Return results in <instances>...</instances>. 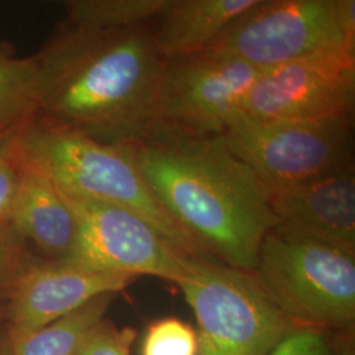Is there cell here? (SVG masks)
I'll return each instance as SVG.
<instances>
[{
	"mask_svg": "<svg viewBox=\"0 0 355 355\" xmlns=\"http://www.w3.org/2000/svg\"><path fill=\"white\" fill-rule=\"evenodd\" d=\"M37 114L108 145L145 139L157 121L164 58L152 24L102 29L71 21L37 54Z\"/></svg>",
	"mask_w": 355,
	"mask_h": 355,
	"instance_id": "cell-1",
	"label": "cell"
},
{
	"mask_svg": "<svg viewBox=\"0 0 355 355\" xmlns=\"http://www.w3.org/2000/svg\"><path fill=\"white\" fill-rule=\"evenodd\" d=\"M127 149L155 199L207 253L253 272L277 218L266 186L221 136L157 124Z\"/></svg>",
	"mask_w": 355,
	"mask_h": 355,
	"instance_id": "cell-2",
	"label": "cell"
},
{
	"mask_svg": "<svg viewBox=\"0 0 355 355\" xmlns=\"http://www.w3.org/2000/svg\"><path fill=\"white\" fill-rule=\"evenodd\" d=\"M4 135L15 161L45 175L64 198L125 208L148 221L178 250L211 257L155 199L127 145L91 140L36 114Z\"/></svg>",
	"mask_w": 355,
	"mask_h": 355,
	"instance_id": "cell-3",
	"label": "cell"
},
{
	"mask_svg": "<svg viewBox=\"0 0 355 355\" xmlns=\"http://www.w3.org/2000/svg\"><path fill=\"white\" fill-rule=\"evenodd\" d=\"M254 278L295 327L346 328L355 320V255L272 229Z\"/></svg>",
	"mask_w": 355,
	"mask_h": 355,
	"instance_id": "cell-4",
	"label": "cell"
},
{
	"mask_svg": "<svg viewBox=\"0 0 355 355\" xmlns=\"http://www.w3.org/2000/svg\"><path fill=\"white\" fill-rule=\"evenodd\" d=\"M177 286L198 322V355H268L296 328L253 272L189 255Z\"/></svg>",
	"mask_w": 355,
	"mask_h": 355,
	"instance_id": "cell-5",
	"label": "cell"
},
{
	"mask_svg": "<svg viewBox=\"0 0 355 355\" xmlns=\"http://www.w3.org/2000/svg\"><path fill=\"white\" fill-rule=\"evenodd\" d=\"M341 46H355L354 0H258L208 49L265 71Z\"/></svg>",
	"mask_w": 355,
	"mask_h": 355,
	"instance_id": "cell-6",
	"label": "cell"
},
{
	"mask_svg": "<svg viewBox=\"0 0 355 355\" xmlns=\"http://www.w3.org/2000/svg\"><path fill=\"white\" fill-rule=\"evenodd\" d=\"M353 117L237 120L221 137L268 191L328 177L353 165Z\"/></svg>",
	"mask_w": 355,
	"mask_h": 355,
	"instance_id": "cell-7",
	"label": "cell"
},
{
	"mask_svg": "<svg viewBox=\"0 0 355 355\" xmlns=\"http://www.w3.org/2000/svg\"><path fill=\"white\" fill-rule=\"evenodd\" d=\"M261 73L234 55L212 49L165 60L157 121L192 136H221L240 119Z\"/></svg>",
	"mask_w": 355,
	"mask_h": 355,
	"instance_id": "cell-8",
	"label": "cell"
},
{
	"mask_svg": "<svg viewBox=\"0 0 355 355\" xmlns=\"http://www.w3.org/2000/svg\"><path fill=\"white\" fill-rule=\"evenodd\" d=\"M354 104L355 46L330 48L262 71L239 120L353 117Z\"/></svg>",
	"mask_w": 355,
	"mask_h": 355,
	"instance_id": "cell-9",
	"label": "cell"
},
{
	"mask_svg": "<svg viewBox=\"0 0 355 355\" xmlns=\"http://www.w3.org/2000/svg\"><path fill=\"white\" fill-rule=\"evenodd\" d=\"M78 221L67 262L136 279L155 277L177 284L189 254L178 250L140 216L94 200L67 199Z\"/></svg>",
	"mask_w": 355,
	"mask_h": 355,
	"instance_id": "cell-10",
	"label": "cell"
},
{
	"mask_svg": "<svg viewBox=\"0 0 355 355\" xmlns=\"http://www.w3.org/2000/svg\"><path fill=\"white\" fill-rule=\"evenodd\" d=\"M133 280L67 261L36 259L6 297V349L70 315L94 297L123 291Z\"/></svg>",
	"mask_w": 355,
	"mask_h": 355,
	"instance_id": "cell-11",
	"label": "cell"
},
{
	"mask_svg": "<svg viewBox=\"0 0 355 355\" xmlns=\"http://www.w3.org/2000/svg\"><path fill=\"white\" fill-rule=\"evenodd\" d=\"M268 193L275 230L355 255L354 166Z\"/></svg>",
	"mask_w": 355,
	"mask_h": 355,
	"instance_id": "cell-12",
	"label": "cell"
},
{
	"mask_svg": "<svg viewBox=\"0 0 355 355\" xmlns=\"http://www.w3.org/2000/svg\"><path fill=\"white\" fill-rule=\"evenodd\" d=\"M10 227L49 261H67L74 252L78 221L71 205L51 180L19 162Z\"/></svg>",
	"mask_w": 355,
	"mask_h": 355,
	"instance_id": "cell-13",
	"label": "cell"
},
{
	"mask_svg": "<svg viewBox=\"0 0 355 355\" xmlns=\"http://www.w3.org/2000/svg\"><path fill=\"white\" fill-rule=\"evenodd\" d=\"M258 0H168L152 24L157 51L164 60L208 49Z\"/></svg>",
	"mask_w": 355,
	"mask_h": 355,
	"instance_id": "cell-14",
	"label": "cell"
},
{
	"mask_svg": "<svg viewBox=\"0 0 355 355\" xmlns=\"http://www.w3.org/2000/svg\"><path fill=\"white\" fill-rule=\"evenodd\" d=\"M116 293H104L70 315L35 331L13 346L10 355H74L89 330L99 324Z\"/></svg>",
	"mask_w": 355,
	"mask_h": 355,
	"instance_id": "cell-15",
	"label": "cell"
},
{
	"mask_svg": "<svg viewBox=\"0 0 355 355\" xmlns=\"http://www.w3.org/2000/svg\"><path fill=\"white\" fill-rule=\"evenodd\" d=\"M37 114V67L35 57H17L0 41V133Z\"/></svg>",
	"mask_w": 355,
	"mask_h": 355,
	"instance_id": "cell-16",
	"label": "cell"
},
{
	"mask_svg": "<svg viewBox=\"0 0 355 355\" xmlns=\"http://www.w3.org/2000/svg\"><path fill=\"white\" fill-rule=\"evenodd\" d=\"M168 0H70L69 21L102 29L148 26L165 11Z\"/></svg>",
	"mask_w": 355,
	"mask_h": 355,
	"instance_id": "cell-17",
	"label": "cell"
},
{
	"mask_svg": "<svg viewBox=\"0 0 355 355\" xmlns=\"http://www.w3.org/2000/svg\"><path fill=\"white\" fill-rule=\"evenodd\" d=\"M196 331L175 318H162L145 331L141 355H198Z\"/></svg>",
	"mask_w": 355,
	"mask_h": 355,
	"instance_id": "cell-18",
	"label": "cell"
},
{
	"mask_svg": "<svg viewBox=\"0 0 355 355\" xmlns=\"http://www.w3.org/2000/svg\"><path fill=\"white\" fill-rule=\"evenodd\" d=\"M36 259L10 225L0 227V295L7 296L16 280Z\"/></svg>",
	"mask_w": 355,
	"mask_h": 355,
	"instance_id": "cell-19",
	"label": "cell"
},
{
	"mask_svg": "<svg viewBox=\"0 0 355 355\" xmlns=\"http://www.w3.org/2000/svg\"><path fill=\"white\" fill-rule=\"evenodd\" d=\"M135 338V330L119 329L103 318L82 340L74 355H130L129 349Z\"/></svg>",
	"mask_w": 355,
	"mask_h": 355,
	"instance_id": "cell-20",
	"label": "cell"
},
{
	"mask_svg": "<svg viewBox=\"0 0 355 355\" xmlns=\"http://www.w3.org/2000/svg\"><path fill=\"white\" fill-rule=\"evenodd\" d=\"M268 355H333L321 330L296 327Z\"/></svg>",
	"mask_w": 355,
	"mask_h": 355,
	"instance_id": "cell-21",
	"label": "cell"
},
{
	"mask_svg": "<svg viewBox=\"0 0 355 355\" xmlns=\"http://www.w3.org/2000/svg\"><path fill=\"white\" fill-rule=\"evenodd\" d=\"M19 168L8 149L4 132L0 133V227L10 225Z\"/></svg>",
	"mask_w": 355,
	"mask_h": 355,
	"instance_id": "cell-22",
	"label": "cell"
},
{
	"mask_svg": "<svg viewBox=\"0 0 355 355\" xmlns=\"http://www.w3.org/2000/svg\"><path fill=\"white\" fill-rule=\"evenodd\" d=\"M6 297L4 295H0V327L6 328Z\"/></svg>",
	"mask_w": 355,
	"mask_h": 355,
	"instance_id": "cell-23",
	"label": "cell"
}]
</instances>
